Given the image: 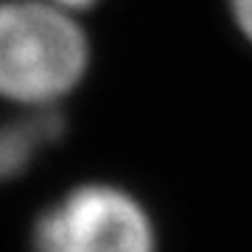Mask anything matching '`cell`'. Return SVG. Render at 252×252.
Segmentation results:
<instances>
[{
    "mask_svg": "<svg viewBox=\"0 0 252 252\" xmlns=\"http://www.w3.org/2000/svg\"><path fill=\"white\" fill-rule=\"evenodd\" d=\"M31 252H157V233L129 190L90 182L67 190L36 216Z\"/></svg>",
    "mask_w": 252,
    "mask_h": 252,
    "instance_id": "obj_2",
    "label": "cell"
},
{
    "mask_svg": "<svg viewBox=\"0 0 252 252\" xmlns=\"http://www.w3.org/2000/svg\"><path fill=\"white\" fill-rule=\"evenodd\" d=\"M64 124L59 109H26L0 121V185L31 171L64 137Z\"/></svg>",
    "mask_w": 252,
    "mask_h": 252,
    "instance_id": "obj_3",
    "label": "cell"
},
{
    "mask_svg": "<svg viewBox=\"0 0 252 252\" xmlns=\"http://www.w3.org/2000/svg\"><path fill=\"white\" fill-rule=\"evenodd\" d=\"M48 3L62 6V9H90V6L98 3V0H48Z\"/></svg>",
    "mask_w": 252,
    "mask_h": 252,
    "instance_id": "obj_5",
    "label": "cell"
},
{
    "mask_svg": "<svg viewBox=\"0 0 252 252\" xmlns=\"http://www.w3.org/2000/svg\"><path fill=\"white\" fill-rule=\"evenodd\" d=\"M90 67V42L67 9L48 0H0V98L54 109Z\"/></svg>",
    "mask_w": 252,
    "mask_h": 252,
    "instance_id": "obj_1",
    "label": "cell"
},
{
    "mask_svg": "<svg viewBox=\"0 0 252 252\" xmlns=\"http://www.w3.org/2000/svg\"><path fill=\"white\" fill-rule=\"evenodd\" d=\"M230 3H233V14L238 28L247 34V39H252V0H230Z\"/></svg>",
    "mask_w": 252,
    "mask_h": 252,
    "instance_id": "obj_4",
    "label": "cell"
}]
</instances>
